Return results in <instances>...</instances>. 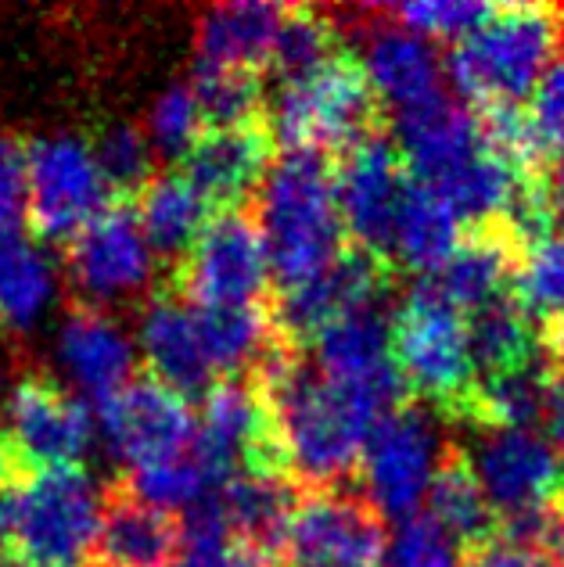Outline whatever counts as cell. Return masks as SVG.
Segmentation results:
<instances>
[{"mask_svg":"<svg viewBox=\"0 0 564 567\" xmlns=\"http://www.w3.org/2000/svg\"><path fill=\"white\" fill-rule=\"evenodd\" d=\"M252 384L266 402L288 474L320 488L360 467L367 439L389 416L370 399L324 378L288 341H277Z\"/></svg>","mask_w":564,"mask_h":567,"instance_id":"obj_1","label":"cell"},{"mask_svg":"<svg viewBox=\"0 0 564 567\" xmlns=\"http://www.w3.org/2000/svg\"><path fill=\"white\" fill-rule=\"evenodd\" d=\"M328 152L285 147L256 190V227L266 241L277 291L314 280L341 256L346 223L338 213V176Z\"/></svg>","mask_w":564,"mask_h":567,"instance_id":"obj_2","label":"cell"},{"mask_svg":"<svg viewBox=\"0 0 564 567\" xmlns=\"http://www.w3.org/2000/svg\"><path fill=\"white\" fill-rule=\"evenodd\" d=\"M564 37L561 8L507 4L496 8L471 37L453 43L450 76L474 109L522 104L551 69Z\"/></svg>","mask_w":564,"mask_h":567,"instance_id":"obj_3","label":"cell"},{"mask_svg":"<svg viewBox=\"0 0 564 567\" xmlns=\"http://www.w3.org/2000/svg\"><path fill=\"white\" fill-rule=\"evenodd\" d=\"M105 503L83 467L22 474L11 488L8 543L37 567H83L98 546Z\"/></svg>","mask_w":564,"mask_h":567,"instance_id":"obj_4","label":"cell"},{"mask_svg":"<svg viewBox=\"0 0 564 567\" xmlns=\"http://www.w3.org/2000/svg\"><path fill=\"white\" fill-rule=\"evenodd\" d=\"M381 123V97L370 86L363 62L341 51L309 76L285 83L270 101V137L285 147L349 152L375 137Z\"/></svg>","mask_w":564,"mask_h":567,"instance_id":"obj_5","label":"cell"},{"mask_svg":"<svg viewBox=\"0 0 564 567\" xmlns=\"http://www.w3.org/2000/svg\"><path fill=\"white\" fill-rule=\"evenodd\" d=\"M392 355L410 392L460 421L479 381L464 312L418 284L392 317Z\"/></svg>","mask_w":564,"mask_h":567,"instance_id":"obj_6","label":"cell"},{"mask_svg":"<svg viewBox=\"0 0 564 567\" xmlns=\"http://www.w3.org/2000/svg\"><path fill=\"white\" fill-rule=\"evenodd\" d=\"M270 256L256 216L224 208L173 270V291L195 309L259 306L270 288Z\"/></svg>","mask_w":564,"mask_h":567,"instance_id":"obj_7","label":"cell"},{"mask_svg":"<svg viewBox=\"0 0 564 567\" xmlns=\"http://www.w3.org/2000/svg\"><path fill=\"white\" fill-rule=\"evenodd\" d=\"M94 147L80 137H43L25 147V213L40 241H72L109 202Z\"/></svg>","mask_w":564,"mask_h":567,"instance_id":"obj_8","label":"cell"},{"mask_svg":"<svg viewBox=\"0 0 564 567\" xmlns=\"http://www.w3.org/2000/svg\"><path fill=\"white\" fill-rule=\"evenodd\" d=\"M94 413L76 395H69L54 378L25 374L14 381L8 395L0 439L22 477L37 471L80 467V460L94 445Z\"/></svg>","mask_w":564,"mask_h":567,"instance_id":"obj_9","label":"cell"},{"mask_svg":"<svg viewBox=\"0 0 564 567\" xmlns=\"http://www.w3.org/2000/svg\"><path fill=\"white\" fill-rule=\"evenodd\" d=\"M447 453L432 416L418 406H399L375 427L360 456L367 503L399 525L418 517Z\"/></svg>","mask_w":564,"mask_h":567,"instance_id":"obj_10","label":"cell"},{"mask_svg":"<svg viewBox=\"0 0 564 567\" xmlns=\"http://www.w3.org/2000/svg\"><path fill=\"white\" fill-rule=\"evenodd\" d=\"M94 421L115 456L133 471L187 456L198 435V413L187 395L158 378H133L123 392L98 402Z\"/></svg>","mask_w":564,"mask_h":567,"instance_id":"obj_11","label":"cell"},{"mask_svg":"<svg viewBox=\"0 0 564 567\" xmlns=\"http://www.w3.org/2000/svg\"><path fill=\"white\" fill-rule=\"evenodd\" d=\"M464 460L500 525L554 511L564 488V456L540 431H479Z\"/></svg>","mask_w":564,"mask_h":567,"instance_id":"obj_12","label":"cell"},{"mask_svg":"<svg viewBox=\"0 0 564 567\" xmlns=\"http://www.w3.org/2000/svg\"><path fill=\"white\" fill-rule=\"evenodd\" d=\"M392 262L370 256L363 248H346L341 256L314 280L299 288L277 291L270 302V320L280 341L302 349L324 327L349 317L356 309L381 306V298L392 288Z\"/></svg>","mask_w":564,"mask_h":567,"instance_id":"obj_13","label":"cell"},{"mask_svg":"<svg viewBox=\"0 0 564 567\" xmlns=\"http://www.w3.org/2000/svg\"><path fill=\"white\" fill-rule=\"evenodd\" d=\"M338 213L352 248L392 262L396 223L403 213L410 173L407 162L384 137H367L338 162Z\"/></svg>","mask_w":564,"mask_h":567,"instance_id":"obj_14","label":"cell"},{"mask_svg":"<svg viewBox=\"0 0 564 567\" xmlns=\"http://www.w3.org/2000/svg\"><path fill=\"white\" fill-rule=\"evenodd\" d=\"M384 546L381 514L363 496L338 488L306 496L285 539L291 567H381Z\"/></svg>","mask_w":564,"mask_h":567,"instance_id":"obj_15","label":"cell"},{"mask_svg":"<svg viewBox=\"0 0 564 567\" xmlns=\"http://www.w3.org/2000/svg\"><path fill=\"white\" fill-rule=\"evenodd\" d=\"M155 251L126 205H109L69 241V277L94 302H119L147 288Z\"/></svg>","mask_w":564,"mask_h":567,"instance_id":"obj_16","label":"cell"},{"mask_svg":"<svg viewBox=\"0 0 564 567\" xmlns=\"http://www.w3.org/2000/svg\"><path fill=\"white\" fill-rule=\"evenodd\" d=\"M399 155H403L410 176L424 187H439L464 162L482 152L479 115L453 101L447 91L439 97L413 104L399 112Z\"/></svg>","mask_w":564,"mask_h":567,"instance_id":"obj_17","label":"cell"},{"mask_svg":"<svg viewBox=\"0 0 564 567\" xmlns=\"http://www.w3.org/2000/svg\"><path fill=\"white\" fill-rule=\"evenodd\" d=\"M137 338L144 360L152 367V378H158L162 384L176 388L181 395L209 392L216 384V370L209 360V349H205L198 312L176 291H162L144 306Z\"/></svg>","mask_w":564,"mask_h":567,"instance_id":"obj_18","label":"cell"},{"mask_svg":"<svg viewBox=\"0 0 564 567\" xmlns=\"http://www.w3.org/2000/svg\"><path fill=\"white\" fill-rule=\"evenodd\" d=\"M270 130L263 123L205 130L184 155V176L219 213L237 208V202L259 190L266 169H270Z\"/></svg>","mask_w":564,"mask_h":567,"instance_id":"obj_19","label":"cell"},{"mask_svg":"<svg viewBox=\"0 0 564 567\" xmlns=\"http://www.w3.org/2000/svg\"><path fill=\"white\" fill-rule=\"evenodd\" d=\"M517 251H522V245L503 227H479L468 237H460V245L450 251L447 262L421 284L428 291H435L447 306L471 317L482 306L503 298V284H511L514 277Z\"/></svg>","mask_w":564,"mask_h":567,"instance_id":"obj_20","label":"cell"},{"mask_svg":"<svg viewBox=\"0 0 564 567\" xmlns=\"http://www.w3.org/2000/svg\"><path fill=\"white\" fill-rule=\"evenodd\" d=\"M363 72L381 104L389 101L399 112H407L413 104H424L442 94V72L447 69H442V58L435 54L432 40L410 33V29L389 19L370 29Z\"/></svg>","mask_w":564,"mask_h":567,"instance_id":"obj_21","label":"cell"},{"mask_svg":"<svg viewBox=\"0 0 564 567\" xmlns=\"http://www.w3.org/2000/svg\"><path fill=\"white\" fill-rule=\"evenodd\" d=\"M58 360L72 384L105 402L133 381V346L126 331L98 309H76L58 331Z\"/></svg>","mask_w":564,"mask_h":567,"instance_id":"obj_22","label":"cell"},{"mask_svg":"<svg viewBox=\"0 0 564 567\" xmlns=\"http://www.w3.org/2000/svg\"><path fill=\"white\" fill-rule=\"evenodd\" d=\"M285 14L288 8L263 4V0L209 8L202 14L195 33L198 69H237V72L270 69V54Z\"/></svg>","mask_w":564,"mask_h":567,"instance_id":"obj_23","label":"cell"},{"mask_svg":"<svg viewBox=\"0 0 564 567\" xmlns=\"http://www.w3.org/2000/svg\"><path fill=\"white\" fill-rule=\"evenodd\" d=\"M181 549V520L115 488L98 532V567H170Z\"/></svg>","mask_w":564,"mask_h":567,"instance_id":"obj_24","label":"cell"},{"mask_svg":"<svg viewBox=\"0 0 564 567\" xmlns=\"http://www.w3.org/2000/svg\"><path fill=\"white\" fill-rule=\"evenodd\" d=\"M219 511L234 539H242L266 554H277L288 539L291 517L299 511L295 482L285 474H237L216 488Z\"/></svg>","mask_w":564,"mask_h":567,"instance_id":"obj_25","label":"cell"},{"mask_svg":"<svg viewBox=\"0 0 564 567\" xmlns=\"http://www.w3.org/2000/svg\"><path fill=\"white\" fill-rule=\"evenodd\" d=\"M133 198H137L133 216H137L152 251L176 262L187 256L216 216L205 194L184 173H155Z\"/></svg>","mask_w":564,"mask_h":567,"instance_id":"obj_26","label":"cell"},{"mask_svg":"<svg viewBox=\"0 0 564 567\" xmlns=\"http://www.w3.org/2000/svg\"><path fill=\"white\" fill-rule=\"evenodd\" d=\"M551 374L554 363L551 355H543V360L507 370V374L479 378L460 421L479 431H532V424L546 416Z\"/></svg>","mask_w":564,"mask_h":567,"instance_id":"obj_27","label":"cell"},{"mask_svg":"<svg viewBox=\"0 0 564 567\" xmlns=\"http://www.w3.org/2000/svg\"><path fill=\"white\" fill-rule=\"evenodd\" d=\"M468 346L474 360V378L507 374V370L529 367L546 355L543 327L507 295L471 312Z\"/></svg>","mask_w":564,"mask_h":567,"instance_id":"obj_28","label":"cell"},{"mask_svg":"<svg viewBox=\"0 0 564 567\" xmlns=\"http://www.w3.org/2000/svg\"><path fill=\"white\" fill-rule=\"evenodd\" d=\"M428 517L450 535L453 543H464L468 549L493 543L500 532V517L493 503L485 499L479 477L468 467L464 453L450 450L435 474V485L428 492Z\"/></svg>","mask_w":564,"mask_h":567,"instance_id":"obj_29","label":"cell"},{"mask_svg":"<svg viewBox=\"0 0 564 567\" xmlns=\"http://www.w3.org/2000/svg\"><path fill=\"white\" fill-rule=\"evenodd\" d=\"M457 245H460V219L453 216V208L435 190H428L410 176L403 213H399L396 223L392 256L403 266H410V270H421L428 277L447 262V256Z\"/></svg>","mask_w":564,"mask_h":567,"instance_id":"obj_30","label":"cell"},{"mask_svg":"<svg viewBox=\"0 0 564 567\" xmlns=\"http://www.w3.org/2000/svg\"><path fill=\"white\" fill-rule=\"evenodd\" d=\"M54 302V270L48 256L25 237L0 245V323L29 331Z\"/></svg>","mask_w":564,"mask_h":567,"instance_id":"obj_31","label":"cell"},{"mask_svg":"<svg viewBox=\"0 0 564 567\" xmlns=\"http://www.w3.org/2000/svg\"><path fill=\"white\" fill-rule=\"evenodd\" d=\"M341 29L331 14H324L317 8H288L285 22H280V33L270 54V69L274 76L285 83H295L317 72L341 54Z\"/></svg>","mask_w":564,"mask_h":567,"instance_id":"obj_32","label":"cell"},{"mask_svg":"<svg viewBox=\"0 0 564 567\" xmlns=\"http://www.w3.org/2000/svg\"><path fill=\"white\" fill-rule=\"evenodd\" d=\"M511 298L540 327L564 317V234L540 237L517 251Z\"/></svg>","mask_w":564,"mask_h":567,"instance_id":"obj_33","label":"cell"},{"mask_svg":"<svg viewBox=\"0 0 564 567\" xmlns=\"http://www.w3.org/2000/svg\"><path fill=\"white\" fill-rule=\"evenodd\" d=\"M191 91L198 97L205 130L256 126L266 109V94L256 72L237 69H198Z\"/></svg>","mask_w":564,"mask_h":567,"instance_id":"obj_34","label":"cell"},{"mask_svg":"<svg viewBox=\"0 0 564 567\" xmlns=\"http://www.w3.org/2000/svg\"><path fill=\"white\" fill-rule=\"evenodd\" d=\"M123 488L130 492V496H137L141 503L155 506V511H162V514H173V511L187 514L191 506L209 499L213 492L219 488V482L209 471H205L198 453L191 450L181 460H170V464L133 471Z\"/></svg>","mask_w":564,"mask_h":567,"instance_id":"obj_35","label":"cell"},{"mask_svg":"<svg viewBox=\"0 0 564 567\" xmlns=\"http://www.w3.org/2000/svg\"><path fill=\"white\" fill-rule=\"evenodd\" d=\"M98 169L105 176L109 190L119 194H137L147 181H152V155L155 147L147 141V133H141L137 126H109L101 130V137L91 144Z\"/></svg>","mask_w":564,"mask_h":567,"instance_id":"obj_36","label":"cell"},{"mask_svg":"<svg viewBox=\"0 0 564 567\" xmlns=\"http://www.w3.org/2000/svg\"><path fill=\"white\" fill-rule=\"evenodd\" d=\"M493 11H496L493 4H479V0H421V4L384 8V14L403 29H410V33H418L424 40H450V43L471 37Z\"/></svg>","mask_w":564,"mask_h":567,"instance_id":"obj_37","label":"cell"},{"mask_svg":"<svg viewBox=\"0 0 564 567\" xmlns=\"http://www.w3.org/2000/svg\"><path fill=\"white\" fill-rule=\"evenodd\" d=\"M202 133H205V118L191 86H170L155 101L152 115H147V141L166 158H184Z\"/></svg>","mask_w":564,"mask_h":567,"instance_id":"obj_38","label":"cell"},{"mask_svg":"<svg viewBox=\"0 0 564 567\" xmlns=\"http://www.w3.org/2000/svg\"><path fill=\"white\" fill-rule=\"evenodd\" d=\"M381 567H457V543L428 514H418L399 525Z\"/></svg>","mask_w":564,"mask_h":567,"instance_id":"obj_39","label":"cell"},{"mask_svg":"<svg viewBox=\"0 0 564 567\" xmlns=\"http://www.w3.org/2000/svg\"><path fill=\"white\" fill-rule=\"evenodd\" d=\"M25 219V147L0 137V245L22 237Z\"/></svg>","mask_w":564,"mask_h":567,"instance_id":"obj_40","label":"cell"},{"mask_svg":"<svg viewBox=\"0 0 564 567\" xmlns=\"http://www.w3.org/2000/svg\"><path fill=\"white\" fill-rule=\"evenodd\" d=\"M529 115L546 147V158H551V152L564 141V58H557V62L543 72L540 86L532 91Z\"/></svg>","mask_w":564,"mask_h":567,"instance_id":"obj_41","label":"cell"},{"mask_svg":"<svg viewBox=\"0 0 564 567\" xmlns=\"http://www.w3.org/2000/svg\"><path fill=\"white\" fill-rule=\"evenodd\" d=\"M184 567H274V554L248 546L242 539H224L202 549H187Z\"/></svg>","mask_w":564,"mask_h":567,"instance_id":"obj_42","label":"cell"},{"mask_svg":"<svg viewBox=\"0 0 564 567\" xmlns=\"http://www.w3.org/2000/svg\"><path fill=\"white\" fill-rule=\"evenodd\" d=\"M464 567H564V564L551 554H540V549H525V546L493 539L485 546L468 549Z\"/></svg>","mask_w":564,"mask_h":567,"instance_id":"obj_43","label":"cell"},{"mask_svg":"<svg viewBox=\"0 0 564 567\" xmlns=\"http://www.w3.org/2000/svg\"><path fill=\"white\" fill-rule=\"evenodd\" d=\"M546 424H551V442L564 450V367L551 374V399H546Z\"/></svg>","mask_w":564,"mask_h":567,"instance_id":"obj_44","label":"cell"},{"mask_svg":"<svg viewBox=\"0 0 564 567\" xmlns=\"http://www.w3.org/2000/svg\"><path fill=\"white\" fill-rule=\"evenodd\" d=\"M19 482V471H14L8 445L0 439V546H8V517H11V488Z\"/></svg>","mask_w":564,"mask_h":567,"instance_id":"obj_45","label":"cell"},{"mask_svg":"<svg viewBox=\"0 0 564 567\" xmlns=\"http://www.w3.org/2000/svg\"><path fill=\"white\" fill-rule=\"evenodd\" d=\"M546 181H551V190L557 198V208H564V141L551 152V173H546Z\"/></svg>","mask_w":564,"mask_h":567,"instance_id":"obj_46","label":"cell"},{"mask_svg":"<svg viewBox=\"0 0 564 567\" xmlns=\"http://www.w3.org/2000/svg\"><path fill=\"white\" fill-rule=\"evenodd\" d=\"M546 355L554 367H564V317L546 327Z\"/></svg>","mask_w":564,"mask_h":567,"instance_id":"obj_47","label":"cell"},{"mask_svg":"<svg viewBox=\"0 0 564 567\" xmlns=\"http://www.w3.org/2000/svg\"><path fill=\"white\" fill-rule=\"evenodd\" d=\"M0 567H37L33 560H25L19 549H11V546H0Z\"/></svg>","mask_w":564,"mask_h":567,"instance_id":"obj_48","label":"cell"},{"mask_svg":"<svg viewBox=\"0 0 564 567\" xmlns=\"http://www.w3.org/2000/svg\"><path fill=\"white\" fill-rule=\"evenodd\" d=\"M554 511H557V520H561V532H564V488H561V496L554 503Z\"/></svg>","mask_w":564,"mask_h":567,"instance_id":"obj_49","label":"cell"},{"mask_svg":"<svg viewBox=\"0 0 564 567\" xmlns=\"http://www.w3.org/2000/svg\"><path fill=\"white\" fill-rule=\"evenodd\" d=\"M561 22H564V8H561Z\"/></svg>","mask_w":564,"mask_h":567,"instance_id":"obj_50","label":"cell"}]
</instances>
